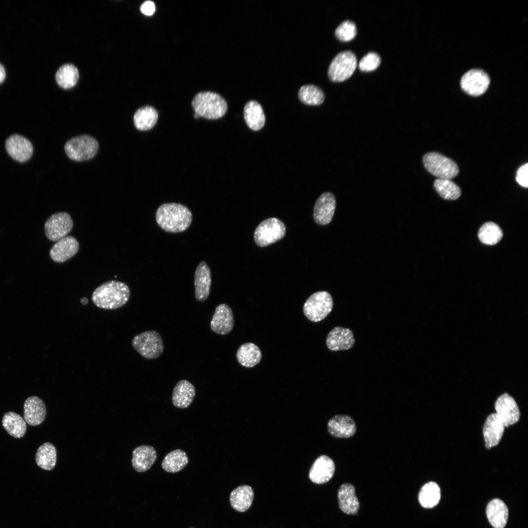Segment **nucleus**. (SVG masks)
<instances>
[{
    "label": "nucleus",
    "instance_id": "f03ea898",
    "mask_svg": "<svg viewBox=\"0 0 528 528\" xmlns=\"http://www.w3.org/2000/svg\"><path fill=\"white\" fill-rule=\"evenodd\" d=\"M130 296L129 287L125 283L110 280L104 282L94 290L91 300L99 308L115 309L123 306Z\"/></svg>",
    "mask_w": 528,
    "mask_h": 528
},
{
    "label": "nucleus",
    "instance_id": "20e7f679",
    "mask_svg": "<svg viewBox=\"0 0 528 528\" xmlns=\"http://www.w3.org/2000/svg\"><path fill=\"white\" fill-rule=\"evenodd\" d=\"M99 148L98 141L88 135L73 137L65 144L64 149L67 156L76 161L88 160L93 158Z\"/></svg>",
    "mask_w": 528,
    "mask_h": 528
},
{
    "label": "nucleus",
    "instance_id": "f3484780",
    "mask_svg": "<svg viewBox=\"0 0 528 528\" xmlns=\"http://www.w3.org/2000/svg\"><path fill=\"white\" fill-rule=\"evenodd\" d=\"M79 249L77 239L71 236H66L57 242L51 248L49 255L56 263H62L73 257Z\"/></svg>",
    "mask_w": 528,
    "mask_h": 528
},
{
    "label": "nucleus",
    "instance_id": "7c9ffc66",
    "mask_svg": "<svg viewBox=\"0 0 528 528\" xmlns=\"http://www.w3.org/2000/svg\"><path fill=\"white\" fill-rule=\"evenodd\" d=\"M2 424L8 434L15 438L23 437L27 430L24 419L13 412H8L4 414Z\"/></svg>",
    "mask_w": 528,
    "mask_h": 528
},
{
    "label": "nucleus",
    "instance_id": "dca6fc26",
    "mask_svg": "<svg viewBox=\"0 0 528 528\" xmlns=\"http://www.w3.org/2000/svg\"><path fill=\"white\" fill-rule=\"evenodd\" d=\"M326 343L330 351H345L354 346L355 339L352 330L338 326L334 327L329 332Z\"/></svg>",
    "mask_w": 528,
    "mask_h": 528
},
{
    "label": "nucleus",
    "instance_id": "7ed1b4c3",
    "mask_svg": "<svg viewBox=\"0 0 528 528\" xmlns=\"http://www.w3.org/2000/svg\"><path fill=\"white\" fill-rule=\"evenodd\" d=\"M192 105L195 112L200 117L207 119H217L226 112L227 104L219 94L204 91L197 93L194 97Z\"/></svg>",
    "mask_w": 528,
    "mask_h": 528
},
{
    "label": "nucleus",
    "instance_id": "a18cd8bd",
    "mask_svg": "<svg viewBox=\"0 0 528 528\" xmlns=\"http://www.w3.org/2000/svg\"><path fill=\"white\" fill-rule=\"evenodd\" d=\"M194 116L196 119L198 118L200 116L196 112L194 113Z\"/></svg>",
    "mask_w": 528,
    "mask_h": 528
},
{
    "label": "nucleus",
    "instance_id": "c03bdc74",
    "mask_svg": "<svg viewBox=\"0 0 528 528\" xmlns=\"http://www.w3.org/2000/svg\"><path fill=\"white\" fill-rule=\"evenodd\" d=\"M88 303V299L86 297H83L81 299V303L83 305H86Z\"/></svg>",
    "mask_w": 528,
    "mask_h": 528
},
{
    "label": "nucleus",
    "instance_id": "b1692460",
    "mask_svg": "<svg viewBox=\"0 0 528 528\" xmlns=\"http://www.w3.org/2000/svg\"><path fill=\"white\" fill-rule=\"evenodd\" d=\"M195 395L194 386L187 380H181L176 384L173 389L172 403L178 408H187L192 403Z\"/></svg>",
    "mask_w": 528,
    "mask_h": 528
},
{
    "label": "nucleus",
    "instance_id": "49530a36",
    "mask_svg": "<svg viewBox=\"0 0 528 528\" xmlns=\"http://www.w3.org/2000/svg\"><path fill=\"white\" fill-rule=\"evenodd\" d=\"M189 528H194L193 527H189Z\"/></svg>",
    "mask_w": 528,
    "mask_h": 528
},
{
    "label": "nucleus",
    "instance_id": "79ce46f5",
    "mask_svg": "<svg viewBox=\"0 0 528 528\" xmlns=\"http://www.w3.org/2000/svg\"><path fill=\"white\" fill-rule=\"evenodd\" d=\"M155 9L154 3L153 1L147 0L142 3L140 7V10L142 13L147 15H152Z\"/></svg>",
    "mask_w": 528,
    "mask_h": 528
},
{
    "label": "nucleus",
    "instance_id": "473e14b6",
    "mask_svg": "<svg viewBox=\"0 0 528 528\" xmlns=\"http://www.w3.org/2000/svg\"><path fill=\"white\" fill-rule=\"evenodd\" d=\"M189 459L186 453L181 449H176L168 453L163 459L161 466L169 473H176L183 469L188 464Z\"/></svg>",
    "mask_w": 528,
    "mask_h": 528
},
{
    "label": "nucleus",
    "instance_id": "bb28decb",
    "mask_svg": "<svg viewBox=\"0 0 528 528\" xmlns=\"http://www.w3.org/2000/svg\"><path fill=\"white\" fill-rule=\"evenodd\" d=\"M244 119L247 126L252 130H260L264 126L265 117L261 105L258 102L251 100L246 103L243 109Z\"/></svg>",
    "mask_w": 528,
    "mask_h": 528
},
{
    "label": "nucleus",
    "instance_id": "1a4fd4ad",
    "mask_svg": "<svg viewBox=\"0 0 528 528\" xmlns=\"http://www.w3.org/2000/svg\"><path fill=\"white\" fill-rule=\"evenodd\" d=\"M357 66L355 54L350 51L339 53L330 63L328 69V75L333 82H343L349 78L353 73Z\"/></svg>",
    "mask_w": 528,
    "mask_h": 528
},
{
    "label": "nucleus",
    "instance_id": "2f4dec72",
    "mask_svg": "<svg viewBox=\"0 0 528 528\" xmlns=\"http://www.w3.org/2000/svg\"><path fill=\"white\" fill-rule=\"evenodd\" d=\"M35 461L37 465L44 470L53 469L57 461V451L55 446L49 442L42 444L36 452Z\"/></svg>",
    "mask_w": 528,
    "mask_h": 528
},
{
    "label": "nucleus",
    "instance_id": "4468645a",
    "mask_svg": "<svg viewBox=\"0 0 528 528\" xmlns=\"http://www.w3.org/2000/svg\"><path fill=\"white\" fill-rule=\"evenodd\" d=\"M335 472L333 460L327 455L318 457L314 462L309 471V478L313 483L323 484L329 482Z\"/></svg>",
    "mask_w": 528,
    "mask_h": 528
},
{
    "label": "nucleus",
    "instance_id": "39448f33",
    "mask_svg": "<svg viewBox=\"0 0 528 528\" xmlns=\"http://www.w3.org/2000/svg\"><path fill=\"white\" fill-rule=\"evenodd\" d=\"M422 162L427 171L438 178L450 179L456 176L459 172L453 160L437 152L425 154Z\"/></svg>",
    "mask_w": 528,
    "mask_h": 528
},
{
    "label": "nucleus",
    "instance_id": "a19ab883",
    "mask_svg": "<svg viewBox=\"0 0 528 528\" xmlns=\"http://www.w3.org/2000/svg\"><path fill=\"white\" fill-rule=\"evenodd\" d=\"M528 164L522 165L517 170L516 176V181L523 187L528 188Z\"/></svg>",
    "mask_w": 528,
    "mask_h": 528
},
{
    "label": "nucleus",
    "instance_id": "ddd939ff",
    "mask_svg": "<svg viewBox=\"0 0 528 528\" xmlns=\"http://www.w3.org/2000/svg\"><path fill=\"white\" fill-rule=\"evenodd\" d=\"M495 408L505 427L516 423L519 419L520 413L518 405L513 398L506 393L497 398Z\"/></svg>",
    "mask_w": 528,
    "mask_h": 528
},
{
    "label": "nucleus",
    "instance_id": "412c9836",
    "mask_svg": "<svg viewBox=\"0 0 528 528\" xmlns=\"http://www.w3.org/2000/svg\"><path fill=\"white\" fill-rule=\"evenodd\" d=\"M505 425L496 413L490 414L487 418L483 427V435L487 449L496 446L500 442L505 430Z\"/></svg>",
    "mask_w": 528,
    "mask_h": 528
},
{
    "label": "nucleus",
    "instance_id": "aec40b11",
    "mask_svg": "<svg viewBox=\"0 0 528 528\" xmlns=\"http://www.w3.org/2000/svg\"><path fill=\"white\" fill-rule=\"evenodd\" d=\"M23 415L24 419L28 424L35 426L41 424L46 415L44 402L36 396L28 397L24 403Z\"/></svg>",
    "mask_w": 528,
    "mask_h": 528
},
{
    "label": "nucleus",
    "instance_id": "9d476101",
    "mask_svg": "<svg viewBox=\"0 0 528 528\" xmlns=\"http://www.w3.org/2000/svg\"><path fill=\"white\" fill-rule=\"evenodd\" d=\"M73 226V221L68 213L58 212L52 215L45 221V234L50 241L57 242L66 236Z\"/></svg>",
    "mask_w": 528,
    "mask_h": 528
},
{
    "label": "nucleus",
    "instance_id": "c85d7f7f",
    "mask_svg": "<svg viewBox=\"0 0 528 528\" xmlns=\"http://www.w3.org/2000/svg\"><path fill=\"white\" fill-rule=\"evenodd\" d=\"M262 357L260 348L255 344L248 342L242 344L238 348L236 358L238 362L247 368L257 365Z\"/></svg>",
    "mask_w": 528,
    "mask_h": 528
},
{
    "label": "nucleus",
    "instance_id": "f704fd0d",
    "mask_svg": "<svg viewBox=\"0 0 528 528\" xmlns=\"http://www.w3.org/2000/svg\"><path fill=\"white\" fill-rule=\"evenodd\" d=\"M57 84L64 88H69L74 87L79 79V72L77 67L72 64L62 66L55 75Z\"/></svg>",
    "mask_w": 528,
    "mask_h": 528
},
{
    "label": "nucleus",
    "instance_id": "37998d69",
    "mask_svg": "<svg viewBox=\"0 0 528 528\" xmlns=\"http://www.w3.org/2000/svg\"><path fill=\"white\" fill-rule=\"evenodd\" d=\"M5 77V71L3 66L0 64V83L2 82Z\"/></svg>",
    "mask_w": 528,
    "mask_h": 528
},
{
    "label": "nucleus",
    "instance_id": "e433bc0d",
    "mask_svg": "<svg viewBox=\"0 0 528 528\" xmlns=\"http://www.w3.org/2000/svg\"><path fill=\"white\" fill-rule=\"evenodd\" d=\"M503 237V232L500 227L493 222L484 223L480 228L478 237L480 241L486 245H494L498 243Z\"/></svg>",
    "mask_w": 528,
    "mask_h": 528
},
{
    "label": "nucleus",
    "instance_id": "58836bf2",
    "mask_svg": "<svg viewBox=\"0 0 528 528\" xmlns=\"http://www.w3.org/2000/svg\"><path fill=\"white\" fill-rule=\"evenodd\" d=\"M356 27L354 22L345 21L341 23L335 31L337 38L343 42L352 40L356 35Z\"/></svg>",
    "mask_w": 528,
    "mask_h": 528
},
{
    "label": "nucleus",
    "instance_id": "72a5a7b5",
    "mask_svg": "<svg viewBox=\"0 0 528 528\" xmlns=\"http://www.w3.org/2000/svg\"><path fill=\"white\" fill-rule=\"evenodd\" d=\"M418 499L423 507H434L439 504L440 499V489L439 485L434 482L425 484L419 491Z\"/></svg>",
    "mask_w": 528,
    "mask_h": 528
},
{
    "label": "nucleus",
    "instance_id": "4be33fe9",
    "mask_svg": "<svg viewBox=\"0 0 528 528\" xmlns=\"http://www.w3.org/2000/svg\"><path fill=\"white\" fill-rule=\"evenodd\" d=\"M194 284L196 299L204 302L209 295L211 284L210 269L204 261L201 262L196 269Z\"/></svg>",
    "mask_w": 528,
    "mask_h": 528
},
{
    "label": "nucleus",
    "instance_id": "5701e85b",
    "mask_svg": "<svg viewBox=\"0 0 528 528\" xmlns=\"http://www.w3.org/2000/svg\"><path fill=\"white\" fill-rule=\"evenodd\" d=\"M155 449L149 445H142L134 449L132 459V466L138 472L149 470L156 459Z\"/></svg>",
    "mask_w": 528,
    "mask_h": 528
},
{
    "label": "nucleus",
    "instance_id": "c9c22d12",
    "mask_svg": "<svg viewBox=\"0 0 528 528\" xmlns=\"http://www.w3.org/2000/svg\"><path fill=\"white\" fill-rule=\"evenodd\" d=\"M298 97L303 103L308 105H319L325 100V95L322 90L313 85L302 86L298 91Z\"/></svg>",
    "mask_w": 528,
    "mask_h": 528
},
{
    "label": "nucleus",
    "instance_id": "393cba45",
    "mask_svg": "<svg viewBox=\"0 0 528 528\" xmlns=\"http://www.w3.org/2000/svg\"><path fill=\"white\" fill-rule=\"evenodd\" d=\"M487 519L494 528H504L507 522L508 510L505 503L497 498L491 500L486 508Z\"/></svg>",
    "mask_w": 528,
    "mask_h": 528
},
{
    "label": "nucleus",
    "instance_id": "cd10ccee",
    "mask_svg": "<svg viewBox=\"0 0 528 528\" xmlns=\"http://www.w3.org/2000/svg\"><path fill=\"white\" fill-rule=\"evenodd\" d=\"M253 498L254 492L252 487L248 485H242L232 490L229 500L233 508L243 512L249 508Z\"/></svg>",
    "mask_w": 528,
    "mask_h": 528
},
{
    "label": "nucleus",
    "instance_id": "f257e3e1",
    "mask_svg": "<svg viewBox=\"0 0 528 528\" xmlns=\"http://www.w3.org/2000/svg\"><path fill=\"white\" fill-rule=\"evenodd\" d=\"M155 218L158 225L164 231L178 233L189 227L192 220V214L182 204L166 203L158 208Z\"/></svg>",
    "mask_w": 528,
    "mask_h": 528
},
{
    "label": "nucleus",
    "instance_id": "6ab92c4d",
    "mask_svg": "<svg viewBox=\"0 0 528 528\" xmlns=\"http://www.w3.org/2000/svg\"><path fill=\"white\" fill-rule=\"evenodd\" d=\"M327 428L329 434L337 438H349L356 431L354 420L346 415L334 416L329 420Z\"/></svg>",
    "mask_w": 528,
    "mask_h": 528
},
{
    "label": "nucleus",
    "instance_id": "9b49d317",
    "mask_svg": "<svg viewBox=\"0 0 528 528\" xmlns=\"http://www.w3.org/2000/svg\"><path fill=\"white\" fill-rule=\"evenodd\" d=\"M490 78L483 70L475 68L467 71L462 77L461 87L467 94L478 96L484 93L488 88Z\"/></svg>",
    "mask_w": 528,
    "mask_h": 528
},
{
    "label": "nucleus",
    "instance_id": "ea45409f",
    "mask_svg": "<svg viewBox=\"0 0 528 528\" xmlns=\"http://www.w3.org/2000/svg\"><path fill=\"white\" fill-rule=\"evenodd\" d=\"M381 62L380 56L371 52L365 55L359 63V68L362 71H372L376 69Z\"/></svg>",
    "mask_w": 528,
    "mask_h": 528
},
{
    "label": "nucleus",
    "instance_id": "6e6552de",
    "mask_svg": "<svg viewBox=\"0 0 528 528\" xmlns=\"http://www.w3.org/2000/svg\"><path fill=\"white\" fill-rule=\"evenodd\" d=\"M284 223L276 218H270L262 221L254 233L255 243L260 247H264L282 239L286 234Z\"/></svg>",
    "mask_w": 528,
    "mask_h": 528
},
{
    "label": "nucleus",
    "instance_id": "c756f323",
    "mask_svg": "<svg viewBox=\"0 0 528 528\" xmlns=\"http://www.w3.org/2000/svg\"><path fill=\"white\" fill-rule=\"evenodd\" d=\"M158 113L153 107L146 106L139 108L134 114L133 123L140 131H148L152 129L157 122Z\"/></svg>",
    "mask_w": 528,
    "mask_h": 528
},
{
    "label": "nucleus",
    "instance_id": "a878e982",
    "mask_svg": "<svg viewBox=\"0 0 528 528\" xmlns=\"http://www.w3.org/2000/svg\"><path fill=\"white\" fill-rule=\"evenodd\" d=\"M338 499L339 508L343 512L347 514L357 513L359 503L352 484L349 483L342 484L338 491Z\"/></svg>",
    "mask_w": 528,
    "mask_h": 528
},
{
    "label": "nucleus",
    "instance_id": "4c0bfd02",
    "mask_svg": "<svg viewBox=\"0 0 528 528\" xmlns=\"http://www.w3.org/2000/svg\"><path fill=\"white\" fill-rule=\"evenodd\" d=\"M434 187L439 195L445 199L455 200L461 194L460 187L450 179L437 178L434 182Z\"/></svg>",
    "mask_w": 528,
    "mask_h": 528
},
{
    "label": "nucleus",
    "instance_id": "f8f14e48",
    "mask_svg": "<svg viewBox=\"0 0 528 528\" xmlns=\"http://www.w3.org/2000/svg\"><path fill=\"white\" fill-rule=\"evenodd\" d=\"M335 207L334 196L328 192L322 194L314 206L313 217L315 222L321 225L330 223L333 217Z\"/></svg>",
    "mask_w": 528,
    "mask_h": 528
},
{
    "label": "nucleus",
    "instance_id": "a211bd4d",
    "mask_svg": "<svg viewBox=\"0 0 528 528\" xmlns=\"http://www.w3.org/2000/svg\"><path fill=\"white\" fill-rule=\"evenodd\" d=\"M5 148L9 155L20 162L28 160L33 153V146L31 142L19 134L10 136L6 140Z\"/></svg>",
    "mask_w": 528,
    "mask_h": 528
},
{
    "label": "nucleus",
    "instance_id": "423d86ee",
    "mask_svg": "<svg viewBox=\"0 0 528 528\" xmlns=\"http://www.w3.org/2000/svg\"><path fill=\"white\" fill-rule=\"evenodd\" d=\"M333 308L331 295L326 291L313 293L307 300L303 307L305 316L310 321L317 322L325 319Z\"/></svg>",
    "mask_w": 528,
    "mask_h": 528
},
{
    "label": "nucleus",
    "instance_id": "2eb2a0df",
    "mask_svg": "<svg viewBox=\"0 0 528 528\" xmlns=\"http://www.w3.org/2000/svg\"><path fill=\"white\" fill-rule=\"evenodd\" d=\"M234 325V315L230 307L225 304L219 305L210 323L211 330L216 333L225 335L232 330Z\"/></svg>",
    "mask_w": 528,
    "mask_h": 528
},
{
    "label": "nucleus",
    "instance_id": "0eeeda50",
    "mask_svg": "<svg viewBox=\"0 0 528 528\" xmlns=\"http://www.w3.org/2000/svg\"><path fill=\"white\" fill-rule=\"evenodd\" d=\"M132 345L139 354L148 359L158 358L164 351L162 337L155 330L146 331L137 334L133 338Z\"/></svg>",
    "mask_w": 528,
    "mask_h": 528
}]
</instances>
